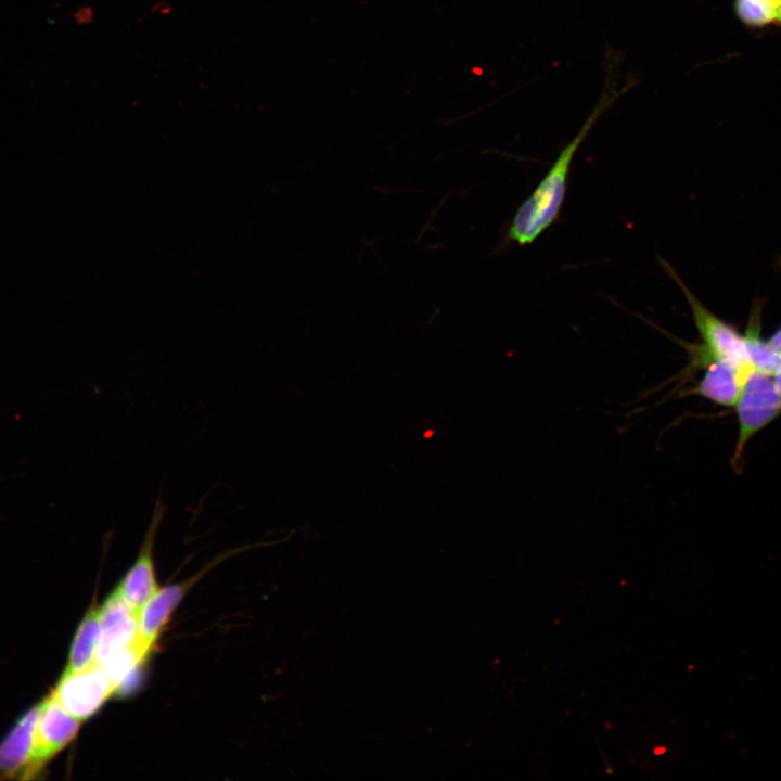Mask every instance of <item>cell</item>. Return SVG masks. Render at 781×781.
<instances>
[{"label":"cell","instance_id":"cell-1","mask_svg":"<svg viewBox=\"0 0 781 781\" xmlns=\"http://www.w3.org/2000/svg\"><path fill=\"white\" fill-rule=\"evenodd\" d=\"M626 90L627 88L620 91L604 88L600 100L578 133L561 151L546 176L516 210L508 230L511 241L522 246L530 244L555 221L565 199L574 155L599 117Z\"/></svg>","mask_w":781,"mask_h":781},{"label":"cell","instance_id":"cell-2","mask_svg":"<svg viewBox=\"0 0 781 781\" xmlns=\"http://www.w3.org/2000/svg\"><path fill=\"white\" fill-rule=\"evenodd\" d=\"M739 438L735 457L748 439L781 412V397L770 374L747 368L737 401Z\"/></svg>","mask_w":781,"mask_h":781},{"label":"cell","instance_id":"cell-3","mask_svg":"<svg viewBox=\"0 0 781 781\" xmlns=\"http://www.w3.org/2000/svg\"><path fill=\"white\" fill-rule=\"evenodd\" d=\"M117 689L106 669L94 663L77 671H64L51 693L76 719L93 716Z\"/></svg>","mask_w":781,"mask_h":781},{"label":"cell","instance_id":"cell-4","mask_svg":"<svg viewBox=\"0 0 781 781\" xmlns=\"http://www.w3.org/2000/svg\"><path fill=\"white\" fill-rule=\"evenodd\" d=\"M661 264L678 283L691 307L694 323L703 340V344L701 345L703 349L712 357L727 360L738 368L745 369L751 367L752 364L746 354L743 337L740 336L734 329L705 308L687 285H684L668 263L662 259Z\"/></svg>","mask_w":781,"mask_h":781},{"label":"cell","instance_id":"cell-5","mask_svg":"<svg viewBox=\"0 0 781 781\" xmlns=\"http://www.w3.org/2000/svg\"><path fill=\"white\" fill-rule=\"evenodd\" d=\"M80 721L72 716L54 697L40 702L36 726L34 769L36 778L43 767L77 735Z\"/></svg>","mask_w":781,"mask_h":781},{"label":"cell","instance_id":"cell-6","mask_svg":"<svg viewBox=\"0 0 781 781\" xmlns=\"http://www.w3.org/2000/svg\"><path fill=\"white\" fill-rule=\"evenodd\" d=\"M165 510L164 502L157 499L139 555L116 589L137 614L159 589L155 577L153 546Z\"/></svg>","mask_w":781,"mask_h":781},{"label":"cell","instance_id":"cell-7","mask_svg":"<svg viewBox=\"0 0 781 781\" xmlns=\"http://www.w3.org/2000/svg\"><path fill=\"white\" fill-rule=\"evenodd\" d=\"M40 703L31 706L15 721L0 742V778L34 779L36 726Z\"/></svg>","mask_w":781,"mask_h":781},{"label":"cell","instance_id":"cell-8","mask_svg":"<svg viewBox=\"0 0 781 781\" xmlns=\"http://www.w3.org/2000/svg\"><path fill=\"white\" fill-rule=\"evenodd\" d=\"M101 633L95 663L102 665L137 639V613L115 590L100 607Z\"/></svg>","mask_w":781,"mask_h":781},{"label":"cell","instance_id":"cell-9","mask_svg":"<svg viewBox=\"0 0 781 781\" xmlns=\"http://www.w3.org/2000/svg\"><path fill=\"white\" fill-rule=\"evenodd\" d=\"M693 351L695 362L705 366L704 375L694 393L722 406L735 405L747 368L741 369L727 360L714 358L702 346H697Z\"/></svg>","mask_w":781,"mask_h":781},{"label":"cell","instance_id":"cell-10","mask_svg":"<svg viewBox=\"0 0 781 781\" xmlns=\"http://www.w3.org/2000/svg\"><path fill=\"white\" fill-rule=\"evenodd\" d=\"M189 587L190 582H184L158 589L138 612L136 644L145 655H148L154 646L162 630Z\"/></svg>","mask_w":781,"mask_h":781},{"label":"cell","instance_id":"cell-11","mask_svg":"<svg viewBox=\"0 0 781 781\" xmlns=\"http://www.w3.org/2000/svg\"><path fill=\"white\" fill-rule=\"evenodd\" d=\"M101 633L100 607H92L79 624L73 639L65 671L85 669L95 663Z\"/></svg>","mask_w":781,"mask_h":781},{"label":"cell","instance_id":"cell-12","mask_svg":"<svg viewBox=\"0 0 781 781\" xmlns=\"http://www.w3.org/2000/svg\"><path fill=\"white\" fill-rule=\"evenodd\" d=\"M743 341L750 362L755 369L772 375L781 367V350L759 337L756 322H751Z\"/></svg>","mask_w":781,"mask_h":781},{"label":"cell","instance_id":"cell-13","mask_svg":"<svg viewBox=\"0 0 781 781\" xmlns=\"http://www.w3.org/2000/svg\"><path fill=\"white\" fill-rule=\"evenodd\" d=\"M734 11L746 26L778 24L781 27V7L777 0H734Z\"/></svg>","mask_w":781,"mask_h":781},{"label":"cell","instance_id":"cell-14","mask_svg":"<svg viewBox=\"0 0 781 781\" xmlns=\"http://www.w3.org/2000/svg\"><path fill=\"white\" fill-rule=\"evenodd\" d=\"M769 344L774 348L781 350V329L771 337Z\"/></svg>","mask_w":781,"mask_h":781},{"label":"cell","instance_id":"cell-15","mask_svg":"<svg viewBox=\"0 0 781 781\" xmlns=\"http://www.w3.org/2000/svg\"><path fill=\"white\" fill-rule=\"evenodd\" d=\"M773 375H774L773 381H774L777 390L781 397V367L773 373Z\"/></svg>","mask_w":781,"mask_h":781},{"label":"cell","instance_id":"cell-16","mask_svg":"<svg viewBox=\"0 0 781 781\" xmlns=\"http://www.w3.org/2000/svg\"><path fill=\"white\" fill-rule=\"evenodd\" d=\"M777 1H778V3H779V4H780V7H781V0H777Z\"/></svg>","mask_w":781,"mask_h":781}]
</instances>
